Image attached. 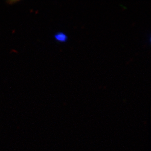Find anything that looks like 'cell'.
Returning a JSON list of instances; mask_svg holds the SVG:
<instances>
[{"label":"cell","instance_id":"obj_1","mask_svg":"<svg viewBox=\"0 0 151 151\" xmlns=\"http://www.w3.org/2000/svg\"><path fill=\"white\" fill-rule=\"evenodd\" d=\"M53 38L59 43H66L68 40V36L64 32H58L53 35Z\"/></svg>","mask_w":151,"mask_h":151}]
</instances>
